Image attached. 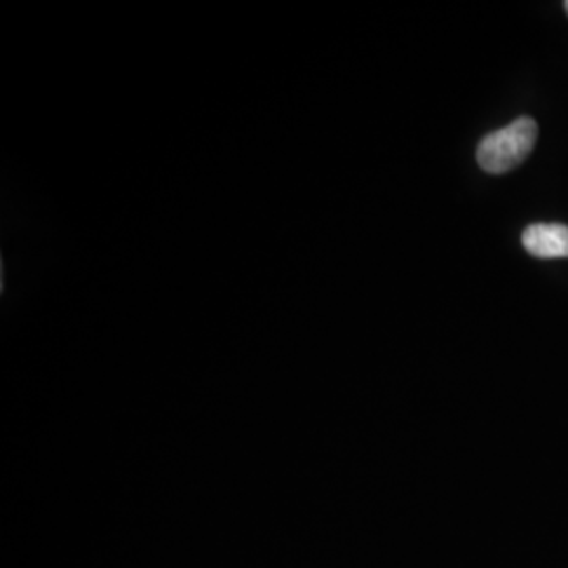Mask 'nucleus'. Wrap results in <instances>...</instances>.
<instances>
[{"label": "nucleus", "instance_id": "obj_2", "mask_svg": "<svg viewBox=\"0 0 568 568\" xmlns=\"http://www.w3.org/2000/svg\"><path fill=\"white\" fill-rule=\"evenodd\" d=\"M523 244L537 260H568V225H528L523 232Z\"/></svg>", "mask_w": 568, "mask_h": 568}, {"label": "nucleus", "instance_id": "obj_1", "mask_svg": "<svg viewBox=\"0 0 568 568\" xmlns=\"http://www.w3.org/2000/svg\"><path fill=\"white\" fill-rule=\"evenodd\" d=\"M537 122L530 116H520L509 122L508 126L488 133L487 138L478 143L476 161L480 169L490 175L508 173L527 161L537 142Z\"/></svg>", "mask_w": 568, "mask_h": 568}, {"label": "nucleus", "instance_id": "obj_3", "mask_svg": "<svg viewBox=\"0 0 568 568\" xmlns=\"http://www.w3.org/2000/svg\"><path fill=\"white\" fill-rule=\"evenodd\" d=\"M565 9H567V13H568V0H567V2H565Z\"/></svg>", "mask_w": 568, "mask_h": 568}]
</instances>
